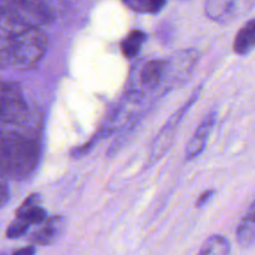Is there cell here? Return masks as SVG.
Instances as JSON below:
<instances>
[{
	"instance_id": "6",
	"label": "cell",
	"mask_w": 255,
	"mask_h": 255,
	"mask_svg": "<svg viewBox=\"0 0 255 255\" xmlns=\"http://www.w3.org/2000/svg\"><path fill=\"white\" fill-rule=\"evenodd\" d=\"M255 5V0H206L207 17L219 24H229L246 15Z\"/></svg>"
},
{
	"instance_id": "17",
	"label": "cell",
	"mask_w": 255,
	"mask_h": 255,
	"mask_svg": "<svg viewBox=\"0 0 255 255\" xmlns=\"http://www.w3.org/2000/svg\"><path fill=\"white\" fill-rule=\"evenodd\" d=\"M30 224L26 222L21 221V219L16 218L6 229V238L9 239H17L20 237L24 236L29 229Z\"/></svg>"
},
{
	"instance_id": "3",
	"label": "cell",
	"mask_w": 255,
	"mask_h": 255,
	"mask_svg": "<svg viewBox=\"0 0 255 255\" xmlns=\"http://www.w3.org/2000/svg\"><path fill=\"white\" fill-rule=\"evenodd\" d=\"M0 16L37 27L52 20L51 10L42 0H0Z\"/></svg>"
},
{
	"instance_id": "13",
	"label": "cell",
	"mask_w": 255,
	"mask_h": 255,
	"mask_svg": "<svg viewBox=\"0 0 255 255\" xmlns=\"http://www.w3.org/2000/svg\"><path fill=\"white\" fill-rule=\"evenodd\" d=\"M233 49L241 56L248 55L255 49V19H251L241 27L234 39Z\"/></svg>"
},
{
	"instance_id": "8",
	"label": "cell",
	"mask_w": 255,
	"mask_h": 255,
	"mask_svg": "<svg viewBox=\"0 0 255 255\" xmlns=\"http://www.w3.org/2000/svg\"><path fill=\"white\" fill-rule=\"evenodd\" d=\"M216 112L212 111L211 114L207 115L204 117L203 121L199 124V126L197 127L196 132L192 136L191 141L188 142L186 148V159L187 161H192V159L197 158L202 152L206 148L207 141L209 138V134H211L212 129H213L214 124H216Z\"/></svg>"
},
{
	"instance_id": "9",
	"label": "cell",
	"mask_w": 255,
	"mask_h": 255,
	"mask_svg": "<svg viewBox=\"0 0 255 255\" xmlns=\"http://www.w3.org/2000/svg\"><path fill=\"white\" fill-rule=\"evenodd\" d=\"M166 72V60H151L141 67L138 72V85L141 91H152L162 87Z\"/></svg>"
},
{
	"instance_id": "21",
	"label": "cell",
	"mask_w": 255,
	"mask_h": 255,
	"mask_svg": "<svg viewBox=\"0 0 255 255\" xmlns=\"http://www.w3.org/2000/svg\"><path fill=\"white\" fill-rule=\"evenodd\" d=\"M0 255H6V254H0Z\"/></svg>"
},
{
	"instance_id": "20",
	"label": "cell",
	"mask_w": 255,
	"mask_h": 255,
	"mask_svg": "<svg viewBox=\"0 0 255 255\" xmlns=\"http://www.w3.org/2000/svg\"><path fill=\"white\" fill-rule=\"evenodd\" d=\"M35 253H36V251H35L34 247H25V248L14 251L11 255H35Z\"/></svg>"
},
{
	"instance_id": "2",
	"label": "cell",
	"mask_w": 255,
	"mask_h": 255,
	"mask_svg": "<svg viewBox=\"0 0 255 255\" xmlns=\"http://www.w3.org/2000/svg\"><path fill=\"white\" fill-rule=\"evenodd\" d=\"M47 47V36L40 27L0 16V67L32 69Z\"/></svg>"
},
{
	"instance_id": "7",
	"label": "cell",
	"mask_w": 255,
	"mask_h": 255,
	"mask_svg": "<svg viewBox=\"0 0 255 255\" xmlns=\"http://www.w3.org/2000/svg\"><path fill=\"white\" fill-rule=\"evenodd\" d=\"M196 99L197 95H194L193 99L189 102H187L176 115H173V116L169 119L168 124H167L166 126L162 128V131L159 132V134L157 136V138L154 139L153 144H152V157H153V158H159V157L166 152V149L168 148L169 144H171V141L173 139L174 131H176V128L178 127V125L181 124L182 119H183V116L186 115V112L191 109L193 102L196 101Z\"/></svg>"
},
{
	"instance_id": "1",
	"label": "cell",
	"mask_w": 255,
	"mask_h": 255,
	"mask_svg": "<svg viewBox=\"0 0 255 255\" xmlns=\"http://www.w3.org/2000/svg\"><path fill=\"white\" fill-rule=\"evenodd\" d=\"M27 119L0 124V177L5 179L25 178L39 163V142Z\"/></svg>"
},
{
	"instance_id": "14",
	"label": "cell",
	"mask_w": 255,
	"mask_h": 255,
	"mask_svg": "<svg viewBox=\"0 0 255 255\" xmlns=\"http://www.w3.org/2000/svg\"><path fill=\"white\" fill-rule=\"evenodd\" d=\"M146 34L139 30H133L129 32L126 36V39L121 42V50L122 54L127 57V59H132L136 57L141 51L142 46H143L144 41H146Z\"/></svg>"
},
{
	"instance_id": "4",
	"label": "cell",
	"mask_w": 255,
	"mask_h": 255,
	"mask_svg": "<svg viewBox=\"0 0 255 255\" xmlns=\"http://www.w3.org/2000/svg\"><path fill=\"white\" fill-rule=\"evenodd\" d=\"M198 57V51L194 49L181 50L169 56L166 60V72L162 87L168 91L183 85L191 76Z\"/></svg>"
},
{
	"instance_id": "12",
	"label": "cell",
	"mask_w": 255,
	"mask_h": 255,
	"mask_svg": "<svg viewBox=\"0 0 255 255\" xmlns=\"http://www.w3.org/2000/svg\"><path fill=\"white\" fill-rule=\"evenodd\" d=\"M237 242L244 249L255 246V201L239 222L237 228Z\"/></svg>"
},
{
	"instance_id": "11",
	"label": "cell",
	"mask_w": 255,
	"mask_h": 255,
	"mask_svg": "<svg viewBox=\"0 0 255 255\" xmlns=\"http://www.w3.org/2000/svg\"><path fill=\"white\" fill-rule=\"evenodd\" d=\"M16 218L31 224H42L47 219L46 211L40 206V198L36 194L27 197L26 201L16 211Z\"/></svg>"
},
{
	"instance_id": "5",
	"label": "cell",
	"mask_w": 255,
	"mask_h": 255,
	"mask_svg": "<svg viewBox=\"0 0 255 255\" xmlns=\"http://www.w3.org/2000/svg\"><path fill=\"white\" fill-rule=\"evenodd\" d=\"M27 106L17 84L0 80V124L27 116Z\"/></svg>"
},
{
	"instance_id": "18",
	"label": "cell",
	"mask_w": 255,
	"mask_h": 255,
	"mask_svg": "<svg viewBox=\"0 0 255 255\" xmlns=\"http://www.w3.org/2000/svg\"><path fill=\"white\" fill-rule=\"evenodd\" d=\"M9 201V188H7V183L5 178L0 177V207L7 203Z\"/></svg>"
},
{
	"instance_id": "15",
	"label": "cell",
	"mask_w": 255,
	"mask_h": 255,
	"mask_svg": "<svg viewBox=\"0 0 255 255\" xmlns=\"http://www.w3.org/2000/svg\"><path fill=\"white\" fill-rule=\"evenodd\" d=\"M197 255H231V244L223 236H212Z\"/></svg>"
},
{
	"instance_id": "19",
	"label": "cell",
	"mask_w": 255,
	"mask_h": 255,
	"mask_svg": "<svg viewBox=\"0 0 255 255\" xmlns=\"http://www.w3.org/2000/svg\"><path fill=\"white\" fill-rule=\"evenodd\" d=\"M214 193H216V191H214V189H208V191L203 192V193H202L201 196L198 197V199H197L196 206L199 207V208H201V207L206 206V204L208 203V202L211 201L212 198H213Z\"/></svg>"
},
{
	"instance_id": "16",
	"label": "cell",
	"mask_w": 255,
	"mask_h": 255,
	"mask_svg": "<svg viewBox=\"0 0 255 255\" xmlns=\"http://www.w3.org/2000/svg\"><path fill=\"white\" fill-rule=\"evenodd\" d=\"M128 9L141 14H157L166 5V0H122Z\"/></svg>"
},
{
	"instance_id": "10",
	"label": "cell",
	"mask_w": 255,
	"mask_h": 255,
	"mask_svg": "<svg viewBox=\"0 0 255 255\" xmlns=\"http://www.w3.org/2000/svg\"><path fill=\"white\" fill-rule=\"evenodd\" d=\"M66 227V219L61 216L47 218L39 229L31 236V242L39 246L54 244L62 236Z\"/></svg>"
}]
</instances>
